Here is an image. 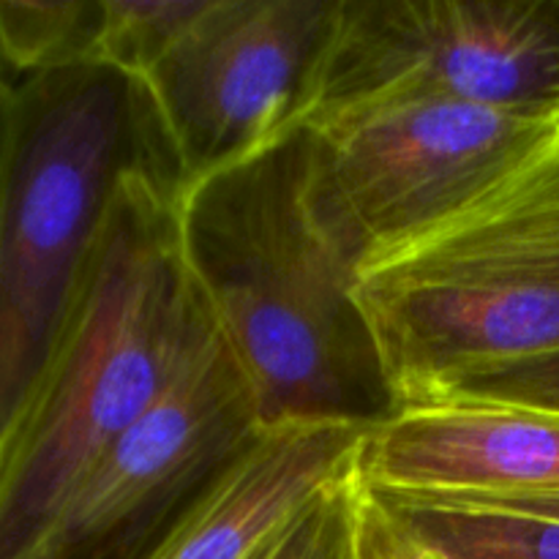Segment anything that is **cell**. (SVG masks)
Instances as JSON below:
<instances>
[{"label":"cell","instance_id":"6da1fadb","mask_svg":"<svg viewBox=\"0 0 559 559\" xmlns=\"http://www.w3.org/2000/svg\"><path fill=\"white\" fill-rule=\"evenodd\" d=\"M311 131L197 180L178 202L180 257L249 380L262 426L374 431L402 413L353 262L309 202Z\"/></svg>","mask_w":559,"mask_h":559},{"label":"cell","instance_id":"4fadbf2b","mask_svg":"<svg viewBox=\"0 0 559 559\" xmlns=\"http://www.w3.org/2000/svg\"><path fill=\"white\" fill-rule=\"evenodd\" d=\"M205 5L207 0H104L98 60L142 80Z\"/></svg>","mask_w":559,"mask_h":559},{"label":"cell","instance_id":"7c38bea8","mask_svg":"<svg viewBox=\"0 0 559 559\" xmlns=\"http://www.w3.org/2000/svg\"><path fill=\"white\" fill-rule=\"evenodd\" d=\"M102 22L104 0H0V74L16 85L98 60Z\"/></svg>","mask_w":559,"mask_h":559},{"label":"cell","instance_id":"8fae6325","mask_svg":"<svg viewBox=\"0 0 559 559\" xmlns=\"http://www.w3.org/2000/svg\"><path fill=\"white\" fill-rule=\"evenodd\" d=\"M364 489L402 533L442 559H559L555 516L464 497Z\"/></svg>","mask_w":559,"mask_h":559},{"label":"cell","instance_id":"8992f818","mask_svg":"<svg viewBox=\"0 0 559 559\" xmlns=\"http://www.w3.org/2000/svg\"><path fill=\"white\" fill-rule=\"evenodd\" d=\"M391 93L559 120V0H342L314 115Z\"/></svg>","mask_w":559,"mask_h":559},{"label":"cell","instance_id":"7a4b0ae2","mask_svg":"<svg viewBox=\"0 0 559 559\" xmlns=\"http://www.w3.org/2000/svg\"><path fill=\"white\" fill-rule=\"evenodd\" d=\"M183 186L118 189L91 284L0 473V559H38L93 464L218 336L180 257Z\"/></svg>","mask_w":559,"mask_h":559},{"label":"cell","instance_id":"e0dca14e","mask_svg":"<svg viewBox=\"0 0 559 559\" xmlns=\"http://www.w3.org/2000/svg\"><path fill=\"white\" fill-rule=\"evenodd\" d=\"M14 82L0 74V180H3L5 156H9L11 142V123H14Z\"/></svg>","mask_w":559,"mask_h":559},{"label":"cell","instance_id":"9a60e30c","mask_svg":"<svg viewBox=\"0 0 559 559\" xmlns=\"http://www.w3.org/2000/svg\"><path fill=\"white\" fill-rule=\"evenodd\" d=\"M426 402L513 404V407H533L559 415V355L508 360V364L464 371L413 404Z\"/></svg>","mask_w":559,"mask_h":559},{"label":"cell","instance_id":"ba28073f","mask_svg":"<svg viewBox=\"0 0 559 559\" xmlns=\"http://www.w3.org/2000/svg\"><path fill=\"white\" fill-rule=\"evenodd\" d=\"M262 431L222 336L93 464L38 559H151Z\"/></svg>","mask_w":559,"mask_h":559},{"label":"cell","instance_id":"ac0fdd59","mask_svg":"<svg viewBox=\"0 0 559 559\" xmlns=\"http://www.w3.org/2000/svg\"><path fill=\"white\" fill-rule=\"evenodd\" d=\"M464 500H473V497H464ZM480 502H495V506L519 508V511H533V513H544V516L559 519V500H480Z\"/></svg>","mask_w":559,"mask_h":559},{"label":"cell","instance_id":"3957f363","mask_svg":"<svg viewBox=\"0 0 559 559\" xmlns=\"http://www.w3.org/2000/svg\"><path fill=\"white\" fill-rule=\"evenodd\" d=\"M183 186L145 82L76 63L16 82L0 180V473L91 284L120 186Z\"/></svg>","mask_w":559,"mask_h":559},{"label":"cell","instance_id":"9c48e42d","mask_svg":"<svg viewBox=\"0 0 559 559\" xmlns=\"http://www.w3.org/2000/svg\"><path fill=\"white\" fill-rule=\"evenodd\" d=\"M360 480L413 495L559 500V415L513 404H409L366 435Z\"/></svg>","mask_w":559,"mask_h":559},{"label":"cell","instance_id":"277c9868","mask_svg":"<svg viewBox=\"0 0 559 559\" xmlns=\"http://www.w3.org/2000/svg\"><path fill=\"white\" fill-rule=\"evenodd\" d=\"M358 298L399 399L559 355V140L437 233L371 262Z\"/></svg>","mask_w":559,"mask_h":559},{"label":"cell","instance_id":"52a82bcc","mask_svg":"<svg viewBox=\"0 0 559 559\" xmlns=\"http://www.w3.org/2000/svg\"><path fill=\"white\" fill-rule=\"evenodd\" d=\"M338 14L342 0H207L142 76L186 189L309 123Z\"/></svg>","mask_w":559,"mask_h":559},{"label":"cell","instance_id":"30bf717a","mask_svg":"<svg viewBox=\"0 0 559 559\" xmlns=\"http://www.w3.org/2000/svg\"><path fill=\"white\" fill-rule=\"evenodd\" d=\"M366 435L347 424L262 426L151 559H251L328 489L360 473Z\"/></svg>","mask_w":559,"mask_h":559},{"label":"cell","instance_id":"2e32d148","mask_svg":"<svg viewBox=\"0 0 559 559\" xmlns=\"http://www.w3.org/2000/svg\"><path fill=\"white\" fill-rule=\"evenodd\" d=\"M364 559H442L396 527L366 495Z\"/></svg>","mask_w":559,"mask_h":559},{"label":"cell","instance_id":"5b68a950","mask_svg":"<svg viewBox=\"0 0 559 559\" xmlns=\"http://www.w3.org/2000/svg\"><path fill=\"white\" fill-rule=\"evenodd\" d=\"M306 126L311 211L358 273L467 213L559 140V120L429 93L369 98Z\"/></svg>","mask_w":559,"mask_h":559},{"label":"cell","instance_id":"5bb4252c","mask_svg":"<svg viewBox=\"0 0 559 559\" xmlns=\"http://www.w3.org/2000/svg\"><path fill=\"white\" fill-rule=\"evenodd\" d=\"M366 489L360 473L328 489L251 559H364Z\"/></svg>","mask_w":559,"mask_h":559}]
</instances>
